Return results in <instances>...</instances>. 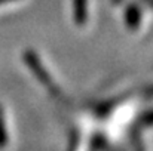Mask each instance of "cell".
Here are the masks:
<instances>
[{"label":"cell","mask_w":153,"mask_h":151,"mask_svg":"<svg viewBox=\"0 0 153 151\" xmlns=\"http://www.w3.org/2000/svg\"><path fill=\"white\" fill-rule=\"evenodd\" d=\"M24 59H25L27 67H28V68L33 71V74L37 77V80H39L43 86H46L52 94H56V86H55L53 80L51 79L49 73L45 70L43 64L40 62L37 53L33 52V50H25V52H24Z\"/></svg>","instance_id":"1"},{"label":"cell","mask_w":153,"mask_h":151,"mask_svg":"<svg viewBox=\"0 0 153 151\" xmlns=\"http://www.w3.org/2000/svg\"><path fill=\"white\" fill-rule=\"evenodd\" d=\"M88 21V0H74V22L85 25Z\"/></svg>","instance_id":"2"},{"label":"cell","mask_w":153,"mask_h":151,"mask_svg":"<svg viewBox=\"0 0 153 151\" xmlns=\"http://www.w3.org/2000/svg\"><path fill=\"white\" fill-rule=\"evenodd\" d=\"M140 10L137 6H128L126 7V12H125V22L126 25L131 28V30H137L138 25H140Z\"/></svg>","instance_id":"3"},{"label":"cell","mask_w":153,"mask_h":151,"mask_svg":"<svg viewBox=\"0 0 153 151\" xmlns=\"http://www.w3.org/2000/svg\"><path fill=\"white\" fill-rule=\"evenodd\" d=\"M7 144V133H6V127H4V117H3V110L0 107V150L4 148Z\"/></svg>","instance_id":"4"},{"label":"cell","mask_w":153,"mask_h":151,"mask_svg":"<svg viewBox=\"0 0 153 151\" xmlns=\"http://www.w3.org/2000/svg\"><path fill=\"white\" fill-rule=\"evenodd\" d=\"M9 1H16V0H0V6L4 4V3H9Z\"/></svg>","instance_id":"5"}]
</instances>
